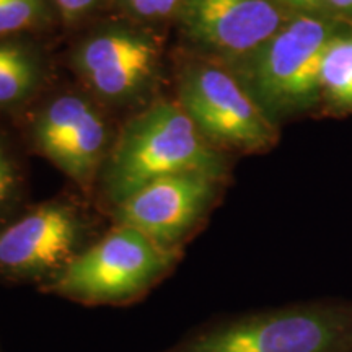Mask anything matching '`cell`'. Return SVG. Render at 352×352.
I'll return each mask as SVG.
<instances>
[{"instance_id":"obj_18","label":"cell","mask_w":352,"mask_h":352,"mask_svg":"<svg viewBox=\"0 0 352 352\" xmlns=\"http://www.w3.org/2000/svg\"><path fill=\"white\" fill-rule=\"evenodd\" d=\"M328 2L340 10H352V0H328Z\"/></svg>"},{"instance_id":"obj_9","label":"cell","mask_w":352,"mask_h":352,"mask_svg":"<svg viewBox=\"0 0 352 352\" xmlns=\"http://www.w3.org/2000/svg\"><path fill=\"white\" fill-rule=\"evenodd\" d=\"M74 64L101 98L129 101L155 78L160 47L147 33L111 28L83 41Z\"/></svg>"},{"instance_id":"obj_17","label":"cell","mask_w":352,"mask_h":352,"mask_svg":"<svg viewBox=\"0 0 352 352\" xmlns=\"http://www.w3.org/2000/svg\"><path fill=\"white\" fill-rule=\"evenodd\" d=\"M279 2L287 3L290 7L302 8V10H314V8L320 7L321 0H279Z\"/></svg>"},{"instance_id":"obj_10","label":"cell","mask_w":352,"mask_h":352,"mask_svg":"<svg viewBox=\"0 0 352 352\" xmlns=\"http://www.w3.org/2000/svg\"><path fill=\"white\" fill-rule=\"evenodd\" d=\"M178 15L189 39L228 56L258 51L283 28L272 0H183Z\"/></svg>"},{"instance_id":"obj_6","label":"cell","mask_w":352,"mask_h":352,"mask_svg":"<svg viewBox=\"0 0 352 352\" xmlns=\"http://www.w3.org/2000/svg\"><path fill=\"white\" fill-rule=\"evenodd\" d=\"M87 220L76 206L52 201L0 230V274L12 279L50 277L85 250Z\"/></svg>"},{"instance_id":"obj_2","label":"cell","mask_w":352,"mask_h":352,"mask_svg":"<svg viewBox=\"0 0 352 352\" xmlns=\"http://www.w3.org/2000/svg\"><path fill=\"white\" fill-rule=\"evenodd\" d=\"M165 352H352V298H318L230 316Z\"/></svg>"},{"instance_id":"obj_4","label":"cell","mask_w":352,"mask_h":352,"mask_svg":"<svg viewBox=\"0 0 352 352\" xmlns=\"http://www.w3.org/2000/svg\"><path fill=\"white\" fill-rule=\"evenodd\" d=\"M179 107L214 147L261 152L276 142L264 109L227 72L214 67L186 70L179 83Z\"/></svg>"},{"instance_id":"obj_15","label":"cell","mask_w":352,"mask_h":352,"mask_svg":"<svg viewBox=\"0 0 352 352\" xmlns=\"http://www.w3.org/2000/svg\"><path fill=\"white\" fill-rule=\"evenodd\" d=\"M131 13L139 19H165L178 12L183 0H121Z\"/></svg>"},{"instance_id":"obj_13","label":"cell","mask_w":352,"mask_h":352,"mask_svg":"<svg viewBox=\"0 0 352 352\" xmlns=\"http://www.w3.org/2000/svg\"><path fill=\"white\" fill-rule=\"evenodd\" d=\"M46 19V0H0V38L38 28Z\"/></svg>"},{"instance_id":"obj_7","label":"cell","mask_w":352,"mask_h":352,"mask_svg":"<svg viewBox=\"0 0 352 352\" xmlns=\"http://www.w3.org/2000/svg\"><path fill=\"white\" fill-rule=\"evenodd\" d=\"M222 179L186 171L145 184L116 206L120 226L132 227L164 248L178 250L199 226Z\"/></svg>"},{"instance_id":"obj_3","label":"cell","mask_w":352,"mask_h":352,"mask_svg":"<svg viewBox=\"0 0 352 352\" xmlns=\"http://www.w3.org/2000/svg\"><path fill=\"white\" fill-rule=\"evenodd\" d=\"M178 258V250L118 223L50 279L46 290L83 303L129 302L164 279Z\"/></svg>"},{"instance_id":"obj_14","label":"cell","mask_w":352,"mask_h":352,"mask_svg":"<svg viewBox=\"0 0 352 352\" xmlns=\"http://www.w3.org/2000/svg\"><path fill=\"white\" fill-rule=\"evenodd\" d=\"M20 170L6 140L0 138V214L13 204L20 191Z\"/></svg>"},{"instance_id":"obj_16","label":"cell","mask_w":352,"mask_h":352,"mask_svg":"<svg viewBox=\"0 0 352 352\" xmlns=\"http://www.w3.org/2000/svg\"><path fill=\"white\" fill-rule=\"evenodd\" d=\"M56 3L65 19L76 20L87 10H90L96 3V0H56Z\"/></svg>"},{"instance_id":"obj_11","label":"cell","mask_w":352,"mask_h":352,"mask_svg":"<svg viewBox=\"0 0 352 352\" xmlns=\"http://www.w3.org/2000/svg\"><path fill=\"white\" fill-rule=\"evenodd\" d=\"M43 78L39 57L16 36L0 38V109L23 104L38 90Z\"/></svg>"},{"instance_id":"obj_1","label":"cell","mask_w":352,"mask_h":352,"mask_svg":"<svg viewBox=\"0 0 352 352\" xmlns=\"http://www.w3.org/2000/svg\"><path fill=\"white\" fill-rule=\"evenodd\" d=\"M186 171L222 179L227 162L182 107L158 101L121 131L104 160L103 186L116 208L145 184Z\"/></svg>"},{"instance_id":"obj_5","label":"cell","mask_w":352,"mask_h":352,"mask_svg":"<svg viewBox=\"0 0 352 352\" xmlns=\"http://www.w3.org/2000/svg\"><path fill=\"white\" fill-rule=\"evenodd\" d=\"M328 23L298 16L254 51L253 83L263 108L307 107L321 90V63L331 41Z\"/></svg>"},{"instance_id":"obj_12","label":"cell","mask_w":352,"mask_h":352,"mask_svg":"<svg viewBox=\"0 0 352 352\" xmlns=\"http://www.w3.org/2000/svg\"><path fill=\"white\" fill-rule=\"evenodd\" d=\"M321 88L334 103L352 108V36L329 41L321 63Z\"/></svg>"},{"instance_id":"obj_8","label":"cell","mask_w":352,"mask_h":352,"mask_svg":"<svg viewBox=\"0 0 352 352\" xmlns=\"http://www.w3.org/2000/svg\"><path fill=\"white\" fill-rule=\"evenodd\" d=\"M34 147L77 184L88 188L108 157V127L82 96L52 100L32 124Z\"/></svg>"}]
</instances>
